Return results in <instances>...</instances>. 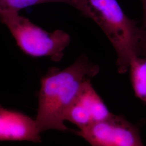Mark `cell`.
<instances>
[{"label":"cell","mask_w":146,"mask_h":146,"mask_svg":"<svg viewBox=\"0 0 146 146\" xmlns=\"http://www.w3.org/2000/svg\"><path fill=\"white\" fill-rule=\"evenodd\" d=\"M35 120L20 111L0 105V141H28L40 142Z\"/></svg>","instance_id":"cell-6"},{"label":"cell","mask_w":146,"mask_h":146,"mask_svg":"<svg viewBox=\"0 0 146 146\" xmlns=\"http://www.w3.org/2000/svg\"><path fill=\"white\" fill-rule=\"evenodd\" d=\"M78 11L102 29L117 52L119 73L124 74L131 60L140 56L141 28L125 15L117 0H81Z\"/></svg>","instance_id":"cell-2"},{"label":"cell","mask_w":146,"mask_h":146,"mask_svg":"<svg viewBox=\"0 0 146 146\" xmlns=\"http://www.w3.org/2000/svg\"><path fill=\"white\" fill-rule=\"evenodd\" d=\"M99 66L82 55L67 68H49L41 80L35 122L40 133L56 129L69 131L64 121L68 110L78 96L84 82L99 73Z\"/></svg>","instance_id":"cell-1"},{"label":"cell","mask_w":146,"mask_h":146,"mask_svg":"<svg viewBox=\"0 0 146 146\" xmlns=\"http://www.w3.org/2000/svg\"><path fill=\"white\" fill-rule=\"evenodd\" d=\"M131 81L136 96L146 103V59L136 56L130 62Z\"/></svg>","instance_id":"cell-7"},{"label":"cell","mask_w":146,"mask_h":146,"mask_svg":"<svg viewBox=\"0 0 146 146\" xmlns=\"http://www.w3.org/2000/svg\"><path fill=\"white\" fill-rule=\"evenodd\" d=\"M0 22L8 28L21 50L31 57L49 56L59 62L70 42L67 33L60 29L46 31L19 13L0 14Z\"/></svg>","instance_id":"cell-3"},{"label":"cell","mask_w":146,"mask_h":146,"mask_svg":"<svg viewBox=\"0 0 146 146\" xmlns=\"http://www.w3.org/2000/svg\"><path fill=\"white\" fill-rule=\"evenodd\" d=\"M113 115L89 79L84 82L78 96L68 110L66 120L82 129L107 120Z\"/></svg>","instance_id":"cell-5"},{"label":"cell","mask_w":146,"mask_h":146,"mask_svg":"<svg viewBox=\"0 0 146 146\" xmlns=\"http://www.w3.org/2000/svg\"><path fill=\"white\" fill-rule=\"evenodd\" d=\"M91 146H144L135 125L121 116H113L77 131Z\"/></svg>","instance_id":"cell-4"},{"label":"cell","mask_w":146,"mask_h":146,"mask_svg":"<svg viewBox=\"0 0 146 146\" xmlns=\"http://www.w3.org/2000/svg\"><path fill=\"white\" fill-rule=\"evenodd\" d=\"M81 0H0V14L19 13L25 8L46 3H63L78 9Z\"/></svg>","instance_id":"cell-8"},{"label":"cell","mask_w":146,"mask_h":146,"mask_svg":"<svg viewBox=\"0 0 146 146\" xmlns=\"http://www.w3.org/2000/svg\"><path fill=\"white\" fill-rule=\"evenodd\" d=\"M142 2L143 4V21H146V0H142Z\"/></svg>","instance_id":"cell-10"},{"label":"cell","mask_w":146,"mask_h":146,"mask_svg":"<svg viewBox=\"0 0 146 146\" xmlns=\"http://www.w3.org/2000/svg\"><path fill=\"white\" fill-rule=\"evenodd\" d=\"M141 36L140 44V55L146 56V21H143L141 28Z\"/></svg>","instance_id":"cell-9"}]
</instances>
